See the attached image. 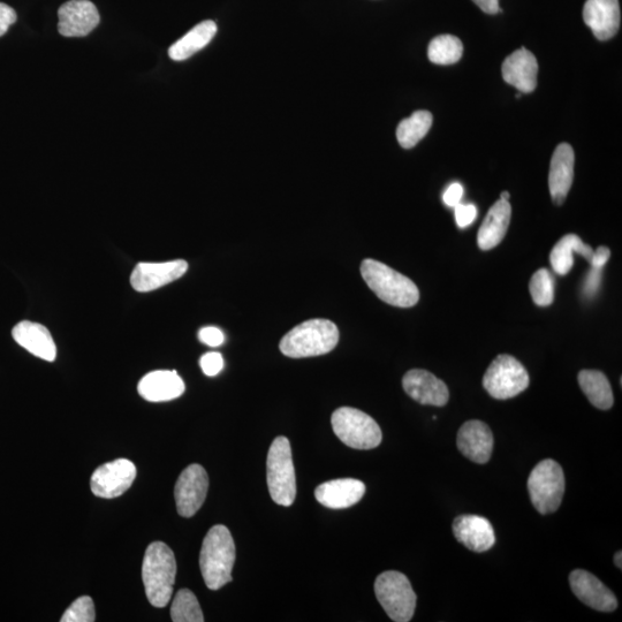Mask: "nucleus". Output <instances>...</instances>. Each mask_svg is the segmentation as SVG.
<instances>
[{"mask_svg":"<svg viewBox=\"0 0 622 622\" xmlns=\"http://www.w3.org/2000/svg\"><path fill=\"white\" fill-rule=\"evenodd\" d=\"M176 574L177 561L169 546L151 543L143 558L142 580L148 601L155 608L162 609L170 603Z\"/></svg>","mask_w":622,"mask_h":622,"instance_id":"f257e3e1","label":"nucleus"},{"mask_svg":"<svg viewBox=\"0 0 622 622\" xmlns=\"http://www.w3.org/2000/svg\"><path fill=\"white\" fill-rule=\"evenodd\" d=\"M361 275L370 290L388 305L411 308L420 300L419 288L413 280L382 262L364 260L361 264Z\"/></svg>","mask_w":622,"mask_h":622,"instance_id":"f03ea898","label":"nucleus"},{"mask_svg":"<svg viewBox=\"0 0 622 622\" xmlns=\"http://www.w3.org/2000/svg\"><path fill=\"white\" fill-rule=\"evenodd\" d=\"M235 544L230 530L223 525L212 527L204 538L200 567L210 590H218L232 581Z\"/></svg>","mask_w":622,"mask_h":622,"instance_id":"7ed1b4c3","label":"nucleus"},{"mask_svg":"<svg viewBox=\"0 0 622 622\" xmlns=\"http://www.w3.org/2000/svg\"><path fill=\"white\" fill-rule=\"evenodd\" d=\"M339 341L337 325L329 320H309L295 326L280 341V352L292 359L313 358L335 350Z\"/></svg>","mask_w":622,"mask_h":622,"instance_id":"20e7f679","label":"nucleus"},{"mask_svg":"<svg viewBox=\"0 0 622 622\" xmlns=\"http://www.w3.org/2000/svg\"><path fill=\"white\" fill-rule=\"evenodd\" d=\"M267 479L270 496L280 506H291L297 497V480L291 443L280 436L272 442L268 453Z\"/></svg>","mask_w":622,"mask_h":622,"instance_id":"39448f33","label":"nucleus"},{"mask_svg":"<svg viewBox=\"0 0 622 622\" xmlns=\"http://www.w3.org/2000/svg\"><path fill=\"white\" fill-rule=\"evenodd\" d=\"M333 431L345 445L373 450L382 443V430L373 417L351 407H341L331 417Z\"/></svg>","mask_w":622,"mask_h":622,"instance_id":"423d86ee","label":"nucleus"},{"mask_svg":"<svg viewBox=\"0 0 622 622\" xmlns=\"http://www.w3.org/2000/svg\"><path fill=\"white\" fill-rule=\"evenodd\" d=\"M375 594L388 616L396 622L411 621L416 608V594L407 576L388 571L378 576Z\"/></svg>","mask_w":622,"mask_h":622,"instance_id":"0eeeda50","label":"nucleus"},{"mask_svg":"<svg viewBox=\"0 0 622 622\" xmlns=\"http://www.w3.org/2000/svg\"><path fill=\"white\" fill-rule=\"evenodd\" d=\"M528 491L538 512L555 513L563 502L565 493L563 468L552 459L541 461L529 476Z\"/></svg>","mask_w":622,"mask_h":622,"instance_id":"6e6552de","label":"nucleus"},{"mask_svg":"<svg viewBox=\"0 0 622 622\" xmlns=\"http://www.w3.org/2000/svg\"><path fill=\"white\" fill-rule=\"evenodd\" d=\"M529 382L526 368L520 361L507 354L497 356L483 377L484 389L492 398L498 400L519 396L528 389Z\"/></svg>","mask_w":622,"mask_h":622,"instance_id":"1a4fd4ad","label":"nucleus"},{"mask_svg":"<svg viewBox=\"0 0 622 622\" xmlns=\"http://www.w3.org/2000/svg\"><path fill=\"white\" fill-rule=\"evenodd\" d=\"M136 479L132 461L118 459L98 467L90 480V488L100 498L112 499L124 495Z\"/></svg>","mask_w":622,"mask_h":622,"instance_id":"9d476101","label":"nucleus"},{"mask_svg":"<svg viewBox=\"0 0 622 622\" xmlns=\"http://www.w3.org/2000/svg\"><path fill=\"white\" fill-rule=\"evenodd\" d=\"M209 489V477L201 465H191L181 473L174 489L181 517L192 518L202 507Z\"/></svg>","mask_w":622,"mask_h":622,"instance_id":"9b49d317","label":"nucleus"},{"mask_svg":"<svg viewBox=\"0 0 622 622\" xmlns=\"http://www.w3.org/2000/svg\"><path fill=\"white\" fill-rule=\"evenodd\" d=\"M188 263L176 260L164 263H139L131 276V285L135 291L146 293L158 290L176 282L185 275Z\"/></svg>","mask_w":622,"mask_h":622,"instance_id":"f8f14e48","label":"nucleus"},{"mask_svg":"<svg viewBox=\"0 0 622 622\" xmlns=\"http://www.w3.org/2000/svg\"><path fill=\"white\" fill-rule=\"evenodd\" d=\"M402 386L408 396L421 405L443 407L450 399L446 384L427 370H409L402 378Z\"/></svg>","mask_w":622,"mask_h":622,"instance_id":"ddd939ff","label":"nucleus"},{"mask_svg":"<svg viewBox=\"0 0 622 622\" xmlns=\"http://www.w3.org/2000/svg\"><path fill=\"white\" fill-rule=\"evenodd\" d=\"M59 33L65 37H85L100 24V13L89 0H70L58 11Z\"/></svg>","mask_w":622,"mask_h":622,"instance_id":"4468645a","label":"nucleus"},{"mask_svg":"<svg viewBox=\"0 0 622 622\" xmlns=\"http://www.w3.org/2000/svg\"><path fill=\"white\" fill-rule=\"evenodd\" d=\"M570 584L574 595L591 609L613 612L618 608L616 595L595 575L587 571L575 570L570 575Z\"/></svg>","mask_w":622,"mask_h":622,"instance_id":"2eb2a0df","label":"nucleus"},{"mask_svg":"<svg viewBox=\"0 0 622 622\" xmlns=\"http://www.w3.org/2000/svg\"><path fill=\"white\" fill-rule=\"evenodd\" d=\"M583 20L597 40L608 41L618 33L621 22L619 0H587Z\"/></svg>","mask_w":622,"mask_h":622,"instance_id":"dca6fc26","label":"nucleus"},{"mask_svg":"<svg viewBox=\"0 0 622 622\" xmlns=\"http://www.w3.org/2000/svg\"><path fill=\"white\" fill-rule=\"evenodd\" d=\"M452 528L455 538L470 551H489L496 543L491 522L480 515H460L454 520Z\"/></svg>","mask_w":622,"mask_h":622,"instance_id":"f3484780","label":"nucleus"},{"mask_svg":"<svg viewBox=\"0 0 622 622\" xmlns=\"http://www.w3.org/2000/svg\"><path fill=\"white\" fill-rule=\"evenodd\" d=\"M459 451L476 464H487L493 451V435L488 424L468 421L458 432Z\"/></svg>","mask_w":622,"mask_h":622,"instance_id":"a211bd4d","label":"nucleus"},{"mask_svg":"<svg viewBox=\"0 0 622 622\" xmlns=\"http://www.w3.org/2000/svg\"><path fill=\"white\" fill-rule=\"evenodd\" d=\"M502 72L505 82L517 88L520 93H533L537 87V59L526 48L514 51L511 56H508L503 64Z\"/></svg>","mask_w":622,"mask_h":622,"instance_id":"6ab92c4d","label":"nucleus"},{"mask_svg":"<svg viewBox=\"0 0 622 622\" xmlns=\"http://www.w3.org/2000/svg\"><path fill=\"white\" fill-rule=\"evenodd\" d=\"M574 150L567 143H561L553 153L549 173V187L552 201L561 206L566 201L574 178Z\"/></svg>","mask_w":622,"mask_h":622,"instance_id":"aec40b11","label":"nucleus"},{"mask_svg":"<svg viewBox=\"0 0 622 622\" xmlns=\"http://www.w3.org/2000/svg\"><path fill=\"white\" fill-rule=\"evenodd\" d=\"M366 493V485L355 479H340L318 485L317 502L332 510H343L358 504Z\"/></svg>","mask_w":622,"mask_h":622,"instance_id":"412c9836","label":"nucleus"},{"mask_svg":"<svg viewBox=\"0 0 622 622\" xmlns=\"http://www.w3.org/2000/svg\"><path fill=\"white\" fill-rule=\"evenodd\" d=\"M15 341L24 347L26 351L32 353L44 361L53 362L56 360L57 347L50 331L40 323L22 321L15 325L12 330Z\"/></svg>","mask_w":622,"mask_h":622,"instance_id":"4be33fe9","label":"nucleus"},{"mask_svg":"<svg viewBox=\"0 0 622 622\" xmlns=\"http://www.w3.org/2000/svg\"><path fill=\"white\" fill-rule=\"evenodd\" d=\"M138 391L150 402L170 401L182 396L185 383L176 370H157L141 379Z\"/></svg>","mask_w":622,"mask_h":622,"instance_id":"5701e85b","label":"nucleus"},{"mask_svg":"<svg viewBox=\"0 0 622 622\" xmlns=\"http://www.w3.org/2000/svg\"><path fill=\"white\" fill-rule=\"evenodd\" d=\"M512 207L510 202L499 200L488 212L477 234V244L480 249L490 250L503 241L510 226Z\"/></svg>","mask_w":622,"mask_h":622,"instance_id":"b1692460","label":"nucleus"},{"mask_svg":"<svg viewBox=\"0 0 622 622\" xmlns=\"http://www.w3.org/2000/svg\"><path fill=\"white\" fill-rule=\"evenodd\" d=\"M217 34V25L214 21H203L174 43L169 49V56L176 62H182L195 55L196 52L207 47Z\"/></svg>","mask_w":622,"mask_h":622,"instance_id":"393cba45","label":"nucleus"},{"mask_svg":"<svg viewBox=\"0 0 622 622\" xmlns=\"http://www.w3.org/2000/svg\"><path fill=\"white\" fill-rule=\"evenodd\" d=\"M581 254L584 259L591 261L594 250L589 245L584 244L580 237L576 234H567L561 238L555 247H553L550 262L553 270L558 275L566 276L573 268V253Z\"/></svg>","mask_w":622,"mask_h":622,"instance_id":"a878e982","label":"nucleus"},{"mask_svg":"<svg viewBox=\"0 0 622 622\" xmlns=\"http://www.w3.org/2000/svg\"><path fill=\"white\" fill-rule=\"evenodd\" d=\"M580 388L596 408L608 411L613 404V392L608 377L602 371L582 370L579 374Z\"/></svg>","mask_w":622,"mask_h":622,"instance_id":"bb28decb","label":"nucleus"},{"mask_svg":"<svg viewBox=\"0 0 622 622\" xmlns=\"http://www.w3.org/2000/svg\"><path fill=\"white\" fill-rule=\"evenodd\" d=\"M432 125V115L428 111H416L402 120L397 128V139L400 146L412 149L428 134Z\"/></svg>","mask_w":622,"mask_h":622,"instance_id":"cd10ccee","label":"nucleus"},{"mask_svg":"<svg viewBox=\"0 0 622 622\" xmlns=\"http://www.w3.org/2000/svg\"><path fill=\"white\" fill-rule=\"evenodd\" d=\"M464 53V45L453 35H441L429 44L428 57L431 63L437 65H452L458 63Z\"/></svg>","mask_w":622,"mask_h":622,"instance_id":"c85d7f7f","label":"nucleus"},{"mask_svg":"<svg viewBox=\"0 0 622 622\" xmlns=\"http://www.w3.org/2000/svg\"><path fill=\"white\" fill-rule=\"evenodd\" d=\"M171 618L174 622H203L199 601L191 590L181 589L173 599Z\"/></svg>","mask_w":622,"mask_h":622,"instance_id":"c756f323","label":"nucleus"},{"mask_svg":"<svg viewBox=\"0 0 622 622\" xmlns=\"http://www.w3.org/2000/svg\"><path fill=\"white\" fill-rule=\"evenodd\" d=\"M529 291L535 305L548 307L555 300V279L546 269L536 271L530 280Z\"/></svg>","mask_w":622,"mask_h":622,"instance_id":"7c9ffc66","label":"nucleus"},{"mask_svg":"<svg viewBox=\"0 0 622 622\" xmlns=\"http://www.w3.org/2000/svg\"><path fill=\"white\" fill-rule=\"evenodd\" d=\"M96 619L95 605L93 599L88 596H82L70 605L63 618L62 622H93Z\"/></svg>","mask_w":622,"mask_h":622,"instance_id":"2f4dec72","label":"nucleus"},{"mask_svg":"<svg viewBox=\"0 0 622 622\" xmlns=\"http://www.w3.org/2000/svg\"><path fill=\"white\" fill-rule=\"evenodd\" d=\"M200 366L204 373L209 377H215L224 368V359L221 353L210 352L204 354L200 360Z\"/></svg>","mask_w":622,"mask_h":622,"instance_id":"473e14b6","label":"nucleus"},{"mask_svg":"<svg viewBox=\"0 0 622 622\" xmlns=\"http://www.w3.org/2000/svg\"><path fill=\"white\" fill-rule=\"evenodd\" d=\"M454 210L455 221H457L461 229H465V227L474 223L477 216V209L474 204L459 203L457 207H454Z\"/></svg>","mask_w":622,"mask_h":622,"instance_id":"72a5a7b5","label":"nucleus"},{"mask_svg":"<svg viewBox=\"0 0 622 622\" xmlns=\"http://www.w3.org/2000/svg\"><path fill=\"white\" fill-rule=\"evenodd\" d=\"M199 339L204 345L219 347L224 344L225 336L222 330L215 328V326H208V328L200 330Z\"/></svg>","mask_w":622,"mask_h":622,"instance_id":"f704fd0d","label":"nucleus"},{"mask_svg":"<svg viewBox=\"0 0 622 622\" xmlns=\"http://www.w3.org/2000/svg\"><path fill=\"white\" fill-rule=\"evenodd\" d=\"M17 21V13L11 6L0 3V37L7 33V30Z\"/></svg>","mask_w":622,"mask_h":622,"instance_id":"c9c22d12","label":"nucleus"},{"mask_svg":"<svg viewBox=\"0 0 622 622\" xmlns=\"http://www.w3.org/2000/svg\"><path fill=\"white\" fill-rule=\"evenodd\" d=\"M602 270L599 268H591L584 283V294L589 298H593L598 292L599 285H601Z\"/></svg>","mask_w":622,"mask_h":622,"instance_id":"e433bc0d","label":"nucleus"},{"mask_svg":"<svg viewBox=\"0 0 622 622\" xmlns=\"http://www.w3.org/2000/svg\"><path fill=\"white\" fill-rule=\"evenodd\" d=\"M462 196H464V187L459 182H454L446 189L443 195V201L447 207L454 208L461 203Z\"/></svg>","mask_w":622,"mask_h":622,"instance_id":"4c0bfd02","label":"nucleus"},{"mask_svg":"<svg viewBox=\"0 0 622 622\" xmlns=\"http://www.w3.org/2000/svg\"><path fill=\"white\" fill-rule=\"evenodd\" d=\"M610 256L611 252L608 247H598L596 252H594L593 257H591V267L603 269L604 265L610 260Z\"/></svg>","mask_w":622,"mask_h":622,"instance_id":"58836bf2","label":"nucleus"},{"mask_svg":"<svg viewBox=\"0 0 622 622\" xmlns=\"http://www.w3.org/2000/svg\"><path fill=\"white\" fill-rule=\"evenodd\" d=\"M473 2L479 6L484 13L497 14L503 12L499 6V0H473Z\"/></svg>","mask_w":622,"mask_h":622,"instance_id":"ea45409f","label":"nucleus"},{"mask_svg":"<svg viewBox=\"0 0 622 622\" xmlns=\"http://www.w3.org/2000/svg\"><path fill=\"white\" fill-rule=\"evenodd\" d=\"M621 557H622L621 551L617 552L616 556H614V564H616V566L620 568V570L622 568Z\"/></svg>","mask_w":622,"mask_h":622,"instance_id":"a19ab883","label":"nucleus"},{"mask_svg":"<svg viewBox=\"0 0 622 622\" xmlns=\"http://www.w3.org/2000/svg\"><path fill=\"white\" fill-rule=\"evenodd\" d=\"M510 199L511 195L508 192H503L502 195H500V200L510 201Z\"/></svg>","mask_w":622,"mask_h":622,"instance_id":"79ce46f5","label":"nucleus"}]
</instances>
